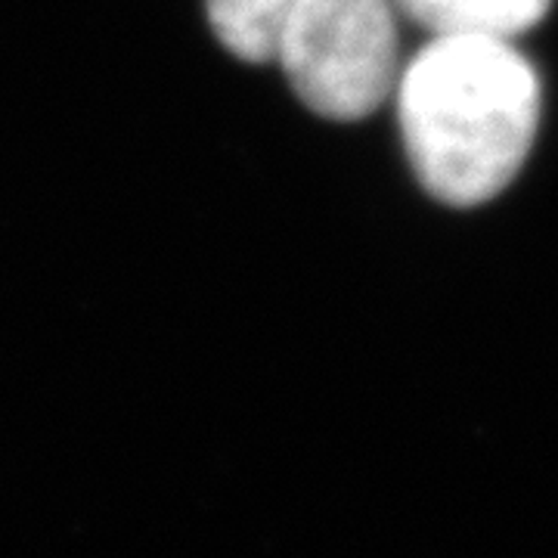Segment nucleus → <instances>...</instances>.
Wrapping results in <instances>:
<instances>
[{"instance_id":"2","label":"nucleus","mask_w":558,"mask_h":558,"mask_svg":"<svg viewBox=\"0 0 558 558\" xmlns=\"http://www.w3.org/2000/svg\"><path fill=\"white\" fill-rule=\"evenodd\" d=\"M274 60L319 119H366L395 94L400 78L395 3L299 0Z\"/></svg>"},{"instance_id":"1","label":"nucleus","mask_w":558,"mask_h":558,"mask_svg":"<svg viewBox=\"0 0 558 558\" xmlns=\"http://www.w3.org/2000/svg\"><path fill=\"white\" fill-rule=\"evenodd\" d=\"M398 121L418 183L472 208L519 178L539 124V81L502 38L435 35L400 69Z\"/></svg>"},{"instance_id":"4","label":"nucleus","mask_w":558,"mask_h":558,"mask_svg":"<svg viewBox=\"0 0 558 558\" xmlns=\"http://www.w3.org/2000/svg\"><path fill=\"white\" fill-rule=\"evenodd\" d=\"M295 3L299 0H208V25L242 62H274Z\"/></svg>"},{"instance_id":"3","label":"nucleus","mask_w":558,"mask_h":558,"mask_svg":"<svg viewBox=\"0 0 558 558\" xmlns=\"http://www.w3.org/2000/svg\"><path fill=\"white\" fill-rule=\"evenodd\" d=\"M432 35L512 40L534 28L553 0H391Z\"/></svg>"}]
</instances>
